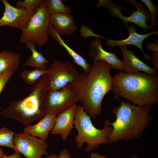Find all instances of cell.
<instances>
[{"label":"cell","mask_w":158,"mask_h":158,"mask_svg":"<svg viewBox=\"0 0 158 158\" xmlns=\"http://www.w3.org/2000/svg\"><path fill=\"white\" fill-rule=\"evenodd\" d=\"M127 30L129 35L126 38L121 40H114L106 39L107 45L109 47L126 46L127 45H133L138 47L142 51L144 54V59L145 60L151 59V56L146 54L143 51L142 48V44L145 40L150 36L156 34L158 35V31H153L145 34L138 33L134 25L127 26Z\"/></svg>","instance_id":"9a60e30c"},{"label":"cell","mask_w":158,"mask_h":158,"mask_svg":"<svg viewBox=\"0 0 158 158\" xmlns=\"http://www.w3.org/2000/svg\"><path fill=\"white\" fill-rule=\"evenodd\" d=\"M47 73V69L35 68L32 70L23 71L21 73L20 77L26 84L34 85L41 76Z\"/></svg>","instance_id":"7402d4cb"},{"label":"cell","mask_w":158,"mask_h":158,"mask_svg":"<svg viewBox=\"0 0 158 158\" xmlns=\"http://www.w3.org/2000/svg\"><path fill=\"white\" fill-rule=\"evenodd\" d=\"M4 6L3 15L0 18V28L7 25L23 31L35 13L20 8L10 4L6 0H1Z\"/></svg>","instance_id":"8fae6325"},{"label":"cell","mask_w":158,"mask_h":158,"mask_svg":"<svg viewBox=\"0 0 158 158\" xmlns=\"http://www.w3.org/2000/svg\"><path fill=\"white\" fill-rule=\"evenodd\" d=\"M112 89L115 97L121 96L131 103L141 106L158 103V76L139 72L119 71L113 77Z\"/></svg>","instance_id":"7a4b0ae2"},{"label":"cell","mask_w":158,"mask_h":158,"mask_svg":"<svg viewBox=\"0 0 158 158\" xmlns=\"http://www.w3.org/2000/svg\"><path fill=\"white\" fill-rule=\"evenodd\" d=\"M49 85L48 75H43L33 86L27 97L21 100L11 101L8 106L1 111V114L26 126L41 119L47 114L44 101Z\"/></svg>","instance_id":"277c9868"},{"label":"cell","mask_w":158,"mask_h":158,"mask_svg":"<svg viewBox=\"0 0 158 158\" xmlns=\"http://www.w3.org/2000/svg\"><path fill=\"white\" fill-rule=\"evenodd\" d=\"M152 63L156 69H158V52H153L151 56Z\"/></svg>","instance_id":"f1b7e54d"},{"label":"cell","mask_w":158,"mask_h":158,"mask_svg":"<svg viewBox=\"0 0 158 158\" xmlns=\"http://www.w3.org/2000/svg\"><path fill=\"white\" fill-rule=\"evenodd\" d=\"M4 151L0 147V158H2L4 155Z\"/></svg>","instance_id":"836d02e7"},{"label":"cell","mask_w":158,"mask_h":158,"mask_svg":"<svg viewBox=\"0 0 158 158\" xmlns=\"http://www.w3.org/2000/svg\"><path fill=\"white\" fill-rule=\"evenodd\" d=\"M112 68L103 61H93L88 73H79L73 82L66 86L78 95L84 111L92 118L100 114L103 99L112 90Z\"/></svg>","instance_id":"6da1fadb"},{"label":"cell","mask_w":158,"mask_h":158,"mask_svg":"<svg viewBox=\"0 0 158 158\" xmlns=\"http://www.w3.org/2000/svg\"><path fill=\"white\" fill-rule=\"evenodd\" d=\"M49 35L55 40L60 45L64 48L72 57L74 62L83 68L84 73H88L90 71L91 65L88 64L85 59L67 44L56 30L50 24L49 26Z\"/></svg>","instance_id":"ac0fdd59"},{"label":"cell","mask_w":158,"mask_h":158,"mask_svg":"<svg viewBox=\"0 0 158 158\" xmlns=\"http://www.w3.org/2000/svg\"><path fill=\"white\" fill-rule=\"evenodd\" d=\"M15 133L13 130L3 126L0 128V146L13 148V138Z\"/></svg>","instance_id":"cb8c5ba5"},{"label":"cell","mask_w":158,"mask_h":158,"mask_svg":"<svg viewBox=\"0 0 158 158\" xmlns=\"http://www.w3.org/2000/svg\"><path fill=\"white\" fill-rule=\"evenodd\" d=\"M79 102L78 95L66 86L57 91L49 90L44 101L46 114L57 115Z\"/></svg>","instance_id":"9c48e42d"},{"label":"cell","mask_w":158,"mask_h":158,"mask_svg":"<svg viewBox=\"0 0 158 158\" xmlns=\"http://www.w3.org/2000/svg\"><path fill=\"white\" fill-rule=\"evenodd\" d=\"M89 55L94 61H103L109 64L112 68L122 71L123 68L122 61L117 56L116 53L108 52L102 47L100 38L92 40L88 47Z\"/></svg>","instance_id":"4fadbf2b"},{"label":"cell","mask_w":158,"mask_h":158,"mask_svg":"<svg viewBox=\"0 0 158 158\" xmlns=\"http://www.w3.org/2000/svg\"><path fill=\"white\" fill-rule=\"evenodd\" d=\"M13 144L14 151L26 158H42L43 155H48L47 142L24 132L15 133Z\"/></svg>","instance_id":"52a82bcc"},{"label":"cell","mask_w":158,"mask_h":158,"mask_svg":"<svg viewBox=\"0 0 158 158\" xmlns=\"http://www.w3.org/2000/svg\"><path fill=\"white\" fill-rule=\"evenodd\" d=\"M49 16L45 2L32 16L25 28L22 31L20 42L24 44L32 43L39 47L46 44L49 40Z\"/></svg>","instance_id":"8992f818"},{"label":"cell","mask_w":158,"mask_h":158,"mask_svg":"<svg viewBox=\"0 0 158 158\" xmlns=\"http://www.w3.org/2000/svg\"><path fill=\"white\" fill-rule=\"evenodd\" d=\"M45 4L49 15L60 13L70 14L72 12L71 7L64 5L61 0H45Z\"/></svg>","instance_id":"44dd1931"},{"label":"cell","mask_w":158,"mask_h":158,"mask_svg":"<svg viewBox=\"0 0 158 158\" xmlns=\"http://www.w3.org/2000/svg\"><path fill=\"white\" fill-rule=\"evenodd\" d=\"M20 154L17 152H15L12 155L7 156L6 154H5L2 158H20Z\"/></svg>","instance_id":"4dcf8cb0"},{"label":"cell","mask_w":158,"mask_h":158,"mask_svg":"<svg viewBox=\"0 0 158 158\" xmlns=\"http://www.w3.org/2000/svg\"><path fill=\"white\" fill-rule=\"evenodd\" d=\"M21 54L7 50L0 52V75L11 68L17 70L21 61Z\"/></svg>","instance_id":"d6986e66"},{"label":"cell","mask_w":158,"mask_h":158,"mask_svg":"<svg viewBox=\"0 0 158 158\" xmlns=\"http://www.w3.org/2000/svg\"><path fill=\"white\" fill-rule=\"evenodd\" d=\"M77 104H75L57 115L55 123L50 133L59 135L62 140H67L74 128V122Z\"/></svg>","instance_id":"7c38bea8"},{"label":"cell","mask_w":158,"mask_h":158,"mask_svg":"<svg viewBox=\"0 0 158 158\" xmlns=\"http://www.w3.org/2000/svg\"><path fill=\"white\" fill-rule=\"evenodd\" d=\"M90 117L81 104L77 105L74 122V128L78 132L75 138V143L76 148L81 150L84 143H86L87 146L85 150L87 153L97 149L100 144L109 142L108 138L113 130L109 125V119L104 122V128L99 129L93 125Z\"/></svg>","instance_id":"5b68a950"},{"label":"cell","mask_w":158,"mask_h":158,"mask_svg":"<svg viewBox=\"0 0 158 158\" xmlns=\"http://www.w3.org/2000/svg\"><path fill=\"white\" fill-rule=\"evenodd\" d=\"M147 6L150 13L151 21L150 25L149 26L150 29H152L157 24L155 17L158 14V8L157 6L152 3L150 0H141Z\"/></svg>","instance_id":"d4e9b609"},{"label":"cell","mask_w":158,"mask_h":158,"mask_svg":"<svg viewBox=\"0 0 158 158\" xmlns=\"http://www.w3.org/2000/svg\"><path fill=\"white\" fill-rule=\"evenodd\" d=\"M27 48L31 51L32 55L23 64L24 66L34 67L42 69L47 68V64L49 62L45 58L41 52H38L36 50V45L31 42H28L25 44Z\"/></svg>","instance_id":"ffe728a7"},{"label":"cell","mask_w":158,"mask_h":158,"mask_svg":"<svg viewBox=\"0 0 158 158\" xmlns=\"http://www.w3.org/2000/svg\"><path fill=\"white\" fill-rule=\"evenodd\" d=\"M136 8V11L131 13L130 16L127 17L121 13L119 8L108 0H103L101 3L102 6L110 9V13L112 16L120 18L127 26L128 22L133 23L141 28L145 31H148L149 26L146 23L149 21L151 16L148 10L145 8L142 3L134 0L130 1Z\"/></svg>","instance_id":"30bf717a"},{"label":"cell","mask_w":158,"mask_h":158,"mask_svg":"<svg viewBox=\"0 0 158 158\" xmlns=\"http://www.w3.org/2000/svg\"><path fill=\"white\" fill-rule=\"evenodd\" d=\"M44 0H18L15 7L25 9L28 11L35 13L40 7L45 2Z\"/></svg>","instance_id":"603a6c76"},{"label":"cell","mask_w":158,"mask_h":158,"mask_svg":"<svg viewBox=\"0 0 158 158\" xmlns=\"http://www.w3.org/2000/svg\"><path fill=\"white\" fill-rule=\"evenodd\" d=\"M120 102L112 111L115 121L109 122L113 128L108 138L111 143L139 138L152 120V116L150 114L152 106H141L123 101Z\"/></svg>","instance_id":"3957f363"},{"label":"cell","mask_w":158,"mask_h":158,"mask_svg":"<svg viewBox=\"0 0 158 158\" xmlns=\"http://www.w3.org/2000/svg\"><path fill=\"white\" fill-rule=\"evenodd\" d=\"M45 158H58V155L56 154H52L47 155Z\"/></svg>","instance_id":"d6a6232c"},{"label":"cell","mask_w":158,"mask_h":158,"mask_svg":"<svg viewBox=\"0 0 158 158\" xmlns=\"http://www.w3.org/2000/svg\"><path fill=\"white\" fill-rule=\"evenodd\" d=\"M119 47L123 57L122 71L123 73H134L143 71L148 74L157 75L156 69L140 60L135 56L133 51L128 50L126 46Z\"/></svg>","instance_id":"5bb4252c"},{"label":"cell","mask_w":158,"mask_h":158,"mask_svg":"<svg viewBox=\"0 0 158 158\" xmlns=\"http://www.w3.org/2000/svg\"><path fill=\"white\" fill-rule=\"evenodd\" d=\"M80 33L81 37L83 38H86L90 36H92L96 38H105L95 33L92 30H91L86 25H83L80 27Z\"/></svg>","instance_id":"4316f807"},{"label":"cell","mask_w":158,"mask_h":158,"mask_svg":"<svg viewBox=\"0 0 158 158\" xmlns=\"http://www.w3.org/2000/svg\"><path fill=\"white\" fill-rule=\"evenodd\" d=\"M49 23L61 36H72L78 29L74 17L67 13H57L50 15Z\"/></svg>","instance_id":"2e32d148"},{"label":"cell","mask_w":158,"mask_h":158,"mask_svg":"<svg viewBox=\"0 0 158 158\" xmlns=\"http://www.w3.org/2000/svg\"><path fill=\"white\" fill-rule=\"evenodd\" d=\"M50 80L49 90H60L73 82L79 73L69 62L54 60L47 68Z\"/></svg>","instance_id":"ba28073f"},{"label":"cell","mask_w":158,"mask_h":158,"mask_svg":"<svg viewBox=\"0 0 158 158\" xmlns=\"http://www.w3.org/2000/svg\"><path fill=\"white\" fill-rule=\"evenodd\" d=\"M130 158H139V157L137 156H133L132 155L130 156Z\"/></svg>","instance_id":"e575fe53"},{"label":"cell","mask_w":158,"mask_h":158,"mask_svg":"<svg viewBox=\"0 0 158 158\" xmlns=\"http://www.w3.org/2000/svg\"><path fill=\"white\" fill-rule=\"evenodd\" d=\"M145 47L147 51L158 52V41L156 39H154V42H149L146 44Z\"/></svg>","instance_id":"83f0119b"},{"label":"cell","mask_w":158,"mask_h":158,"mask_svg":"<svg viewBox=\"0 0 158 158\" xmlns=\"http://www.w3.org/2000/svg\"><path fill=\"white\" fill-rule=\"evenodd\" d=\"M16 70L11 68L0 75V95L4 87L11 78Z\"/></svg>","instance_id":"484cf974"},{"label":"cell","mask_w":158,"mask_h":158,"mask_svg":"<svg viewBox=\"0 0 158 158\" xmlns=\"http://www.w3.org/2000/svg\"><path fill=\"white\" fill-rule=\"evenodd\" d=\"M90 158H108L104 156L97 152H92L90 155Z\"/></svg>","instance_id":"1f68e13d"},{"label":"cell","mask_w":158,"mask_h":158,"mask_svg":"<svg viewBox=\"0 0 158 158\" xmlns=\"http://www.w3.org/2000/svg\"><path fill=\"white\" fill-rule=\"evenodd\" d=\"M56 116L54 115L47 114L36 124L26 125L23 132L46 141L49 132L54 128Z\"/></svg>","instance_id":"e0dca14e"},{"label":"cell","mask_w":158,"mask_h":158,"mask_svg":"<svg viewBox=\"0 0 158 158\" xmlns=\"http://www.w3.org/2000/svg\"><path fill=\"white\" fill-rule=\"evenodd\" d=\"M58 158H71V155L66 149L62 150L58 155Z\"/></svg>","instance_id":"f546056e"}]
</instances>
